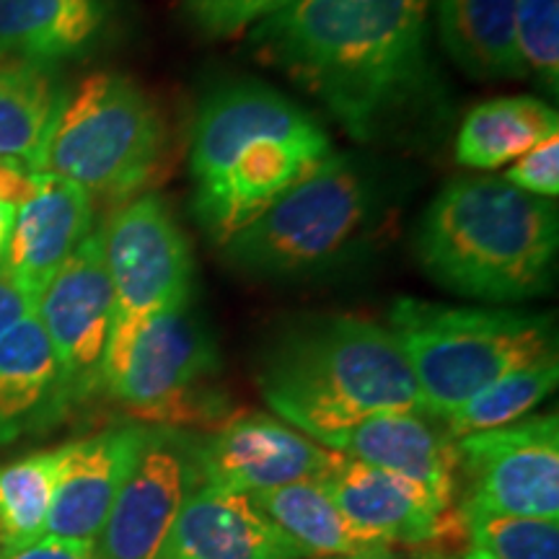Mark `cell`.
Returning a JSON list of instances; mask_svg holds the SVG:
<instances>
[{
    "instance_id": "6da1fadb",
    "label": "cell",
    "mask_w": 559,
    "mask_h": 559,
    "mask_svg": "<svg viewBox=\"0 0 559 559\" xmlns=\"http://www.w3.org/2000/svg\"><path fill=\"white\" fill-rule=\"evenodd\" d=\"M430 0H290L249 26V52L324 104L358 143L430 94Z\"/></svg>"
},
{
    "instance_id": "7a4b0ae2",
    "label": "cell",
    "mask_w": 559,
    "mask_h": 559,
    "mask_svg": "<svg viewBox=\"0 0 559 559\" xmlns=\"http://www.w3.org/2000/svg\"><path fill=\"white\" fill-rule=\"evenodd\" d=\"M257 386L275 415L326 445L383 412H425L415 376L389 326L360 317H313L264 349Z\"/></svg>"
},
{
    "instance_id": "3957f363",
    "label": "cell",
    "mask_w": 559,
    "mask_h": 559,
    "mask_svg": "<svg viewBox=\"0 0 559 559\" xmlns=\"http://www.w3.org/2000/svg\"><path fill=\"white\" fill-rule=\"evenodd\" d=\"M557 249L555 202L502 177L451 181L425 210L415 239L417 262L432 283L495 306L549 293Z\"/></svg>"
},
{
    "instance_id": "277c9868",
    "label": "cell",
    "mask_w": 559,
    "mask_h": 559,
    "mask_svg": "<svg viewBox=\"0 0 559 559\" xmlns=\"http://www.w3.org/2000/svg\"><path fill=\"white\" fill-rule=\"evenodd\" d=\"M389 332L436 419L510 370L557 353L551 317L508 306H443L404 296L391 304Z\"/></svg>"
},
{
    "instance_id": "5b68a950",
    "label": "cell",
    "mask_w": 559,
    "mask_h": 559,
    "mask_svg": "<svg viewBox=\"0 0 559 559\" xmlns=\"http://www.w3.org/2000/svg\"><path fill=\"white\" fill-rule=\"evenodd\" d=\"M166 128L135 81L94 73L62 96L39 174L79 185L91 198L128 200L156 177Z\"/></svg>"
},
{
    "instance_id": "8992f818",
    "label": "cell",
    "mask_w": 559,
    "mask_h": 559,
    "mask_svg": "<svg viewBox=\"0 0 559 559\" xmlns=\"http://www.w3.org/2000/svg\"><path fill=\"white\" fill-rule=\"evenodd\" d=\"M379 207L376 181L334 151L223 243L230 264L251 275L298 277L347 260Z\"/></svg>"
},
{
    "instance_id": "52a82bcc",
    "label": "cell",
    "mask_w": 559,
    "mask_h": 559,
    "mask_svg": "<svg viewBox=\"0 0 559 559\" xmlns=\"http://www.w3.org/2000/svg\"><path fill=\"white\" fill-rule=\"evenodd\" d=\"M102 234L115 290V319L104 358V389L109 391L140 326L158 313L190 304L194 262L171 207L153 192L124 202Z\"/></svg>"
},
{
    "instance_id": "ba28073f",
    "label": "cell",
    "mask_w": 559,
    "mask_h": 559,
    "mask_svg": "<svg viewBox=\"0 0 559 559\" xmlns=\"http://www.w3.org/2000/svg\"><path fill=\"white\" fill-rule=\"evenodd\" d=\"M218 373V347L187 304L140 326L109 394L151 425L226 423V396L213 383Z\"/></svg>"
},
{
    "instance_id": "9c48e42d",
    "label": "cell",
    "mask_w": 559,
    "mask_h": 559,
    "mask_svg": "<svg viewBox=\"0 0 559 559\" xmlns=\"http://www.w3.org/2000/svg\"><path fill=\"white\" fill-rule=\"evenodd\" d=\"M456 451L466 479L461 508L559 521L557 412L459 438Z\"/></svg>"
},
{
    "instance_id": "30bf717a",
    "label": "cell",
    "mask_w": 559,
    "mask_h": 559,
    "mask_svg": "<svg viewBox=\"0 0 559 559\" xmlns=\"http://www.w3.org/2000/svg\"><path fill=\"white\" fill-rule=\"evenodd\" d=\"M202 485L198 436L148 425L94 551L99 559H156L177 515Z\"/></svg>"
},
{
    "instance_id": "8fae6325",
    "label": "cell",
    "mask_w": 559,
    "mask_h": 559,
    "mask_svg": "<svg viewBox=\"0 0 559 559\" xmlns=\"http://www.w3.org/2000/svg\"><path fill=\"white\" fill-rule=\"evenodd\" d=\"M34 317L50 337L68 407L104 389L115 290L104 257L102 228L91 230L34 304Z\"/></svg>"
},
{
    "instance_id": "7c38bea8",
    "label": "cell",
    "mask_w": 559,
    "mask_h": 559,
    "mask_svg": "<svg viewBox=\"0 0 559 559\" xmlns=\"http://www.w3.org/2000/svg\"><path fill=\"white\" fill-rule=\"evenodd\" d=\"M337 461V451L260 412L228 417L218 430L198 438L202 481L239 495L319 481Z\"/></svg>"
},
{
    "instance_id": "4fadbf2b",
    "label": "cell",
    "mask_w": 559,
    "mask_h": 559,
    "mask_svg": "<svg viewBox=\"0 0 559 559\" xmlns=\"http://www.w3.org/2000/svg\"><path fill=\"white\" fill-rule=\"evenodd\" d=\"M262 140H330L324 128L296 102L264 83H228L210 94L192 130L190 169L194 192L215 185L239 156Z\"/></svg>"
},
{
    "instance_id": "5bb4252c",
    "label": "cell",
    "mask_w": 559,
    "mask_h": 559,
    "mask_svg": "<svg viewBox=\"0 0 559 559\" xmlns=\"http://www.w3.org/2000/svg\"><path fill=\"white\" fill-rule=\"evenodd\" d=\"M324 449L417 485L440 508L459 495V451L443 423L428 412H383L334 436Z\"/></svg>"
},
{
    "instance_id": "9a60e30c",
    "label": "cell",
    "mask_w": 559,
    "mask_h": 559,
    "mask_svg": "<svg viewBox=\"0 0 559 559\" xmlns=\"http://www.w3.org/2000/svg\"><path fill=\"white\" fill-rule=\"evenodd\" d=\"M148 425H117L60 445V472L47 539L94 547Z\"/></svg>"
},
{
    "instance_id": "2e32d148",
    "label": "cell",
    "mask_w": 559,
    "mask_h": 559,
    "mask_svg": "<svg viewBox=\"0 0 559 559\" xmlns=\"http://www.w3.org/2000/svg\"><path fill=\"white\" fill-rule=\"evenodd\" d=\"M334 153L332 140H262L239 156L230 169L205 190L194 192V215L215 243L247 228L280 194L296 187Z\"/></svg>"
},
{
    "instance_id": "e0dca14e",
    "label": "cell",
    "mask_w": 559,
    "mask_h": 559,
    "mask_svg": "<svg viewBox=\"0 0 559 559\" xmlns=\"http://www.w3.org/2000/svg\"><path fill=\"white\" fill-rule=\"evenodd\" d=\"M91 230V194L79 185L41 174L34 198L16 210L0 270L32 304H37Z\"/></svg>"
},
{
    "instance_id": "ac0fdd59",
    "label": "cell",
    "mask_w": 559,
    "mask_h": 559,
    "mask_svg": "<svg viewBox=\"0 0 559 559\" xmlns=\"http://www.w3.org/2000/svg\"><path fill=\"white\" fill-rule=\"evenodd\" d=\"M296 544L249 495L202 485L190 495L156 559H300Z\"/></svg>"
},
{
    "instance_id": "d6986e66",
    "label": "cell",
    "mask_w": 559,
    "mask_h": 559,
    "mask_svg": "<svg viewBox=\"0 0 559 559\" xmlns=\"http://www.w3.org/2000/svg\"><path fill=\"white\" fill-rule=\"evenodd\" d=\"M330 498L355 526L394 547H425L443 534L449 510L425 489L394 474L342 456L319 479Z\"/></svg>"
},
{
    "instance_id": "ffe728a7",
    "label": "cell",
    "mask_w": 559,
    "mask_h": 559,
    "mask_svg": "<svg viewBox=\"0 0 559 559\" xmlns=\"http://www.w3.org/2000/svg\"><path fill=\"white\" fill-rule=\"evenodd\" d=\"M66 412L58 358L29 313L0 334V443L50 428Z\"/></svg>"
},
{
    "instance_id": "44dd1931",
    "label": "cell",
    "mask_w": 559,
    "mask_h": 559,
    "mask_svg": "<svg viewBox=\"0 0 559 559\" xmlns=\"http://www.w3.org/2000/svg\"><path fill=\"white\" fill-rule=\"evenodd\" d=\"M249 498L296 544L304 557L353 559L394 551L386 542L355 526L334 506L321 481H298V485L249 495Z\"/></svg>"
},
{
    "instance_id": "7402d4cb",
    "label": "cell",
    "mask_w": 559,
    "mask_h": 559,
    "mask_svg": "<svg viewBox=\"0 0 559 559\" xmlns=\"http://www.w3.org/2000/svg\"><path fill=\"white\" fill-rule=\"evenodd\" d=\"M60 104L55 62L0 47V158L39 174Z\"/></svg>"
},
{
    "instance_id": "603a6c76",
    "label": "cell",
    "mask_w": 559,
    "mask_h": 559,
    "mask_svg": "<svg viewBox=\"0 0 559 559\" xmlns=\"http://www.w3.org/2000/svg\"><path fill=\"white\" fill-rule=\"evenodd\" d=\"M438 29L445 52L472 79H526L515 0H438Z\"/></svg>"
},
{
    "instance_id": "cb8c5ba5",
    "label": "cell",
    "mask_w": 559,
    "mask_h": 559,
    "mask_svg": "<svg viewBox=\"0 0 559 559\" xmlns=\"http://www.w3.org/2000/svg\"><path fill=\"white\" fill-rule=\"evenodd\" d=\"M107 19V0H0V47L58 62L86 50Z\"/></svg>"
},
{
    "instance_id": "d4e9b609",
    "label": "cell",
    "mask_w": 559,
    "mask_h": 559,
    "mask_svg": "<svg viewBox=\"0 0 559 559\" xmlns=\"http://www.w3.org/2000/svg\"><path fill=\"white\" fill-rule=\"evenodd\" d=\"M557 111L534 96L485 102L474 107L461 124L456 160L479 171L500 169L557 135Z\"/></svg>"
},
{
    "instance_id": "484cf974",
    "label": "cell",
    "mask_w": 559,
    "mask_h": 559,
    "mask_svg": "<svg viewBox=\"0 0 559 559\" xmlns=\"http://www.w3.org/2000/svg\"><path fill=\"white\" fill-rule=\"evenodd\" d=\"M557 381L559 360L557 353H549L539 360L500 376L498 381L474 394L469 402L461 404L453 415L440 419V423L453 440L474 436V432L506 428V425L519 423V419L528 417V412L539 407L557 389Z\"/></svg>"
},
{
    "instance_id": "4316f807",
    "label": "cell",
    "mask_w": 559,
    "mask_h": 559,
    "mask_svg": "<svg viewBox=\"0 0 559 559\" xmlns=\"http://www.w3.org/2000/svg\"><path fill=\"white\" fill-rule=\"evenodd\" d=\"M60 472V449L0 466V544L16 551L45 539Z\"/></svg>"
},
{
    "instance_id": "83f0119b",
    "label": "cell",
    "mask_w": 559,
    "mask_h": 559,
    "mask_svg": "<svg viewBox=\"0 0 559 559\" xmlns=\"http://www.w3.org/2000/svg\"><path fill=\"white\" fill-rule=\"evenodd\" d=\"M472 549L492 559H559V521L521 519L461 508Z\"/></svg>"
},
{
    "instance_id": "f1b7e54d",
    "label": "cell",
    "mask_w": 559,
    "mask_h": 559,
    "mask_svg": "<svg viewBox=\"0 0 559 559\" xmlns=\"http://www.w3.org/2000/svg\"><path fill=\"white\" fill-rule=\"evenodd\" d=\"M515 39L526 79L557 96L559 91V0H515Z\"/></svg>"
},
{
    "instance_id": "f546056e",
    "label": "cell",
    "mask_w": 559,
    "mask_h": 559,
    "mask_svg": "<svg viewBox=\"0 0 559 559\" xmlns=\"http://www.w3.org/2000/svg\"><path fill=\"white\" fill-rule=\"evenodd\" d=\"M288 3L290 0H185V16L205 37L228 39Z\"/></svg>"
},
{
    "instance_id": "4dcf8cb0",
    "label": "cell",
    "mask_w": 559,
    "mask_h": 559,
    "mask_svg": "<svg viewBox=\"0 0 559 559\" xmlns=\"http://www.w3.org/2000/svg\"><path fill=\"white\" fill-rule=\"evenodd\" d=\"M508 185L515 190L534 194V198L549 200L559 194V138L551 135L549 140L531 148L526 156H521L510 166L506 177Z\"/></svg>"
},
{
    "instance_id": "1f68e13d",
    "label": "cell",
    "mask_w": 559,
    "mask_h": 559,
    "mask_svg": "<svg viewBox=\"0 0 559 559\" xmlns=\"http://www.w3.org/2000/svg\"><path fill=\"white\" fill-rule=\"evenodd\" d=\"M41 174L26 169L16 160L0 158V205L21 207L34 198Z\"/></svg>"
},
{
    "instance_id": "d6a6232c",
    "label": "cell",
    "mask_w": 559,
    "mask_h": 559,
    "mask_svg": "<svg viewBox=\"0 0 559 559\" xmlns=\"http://www.w3.org/2000/svg\"><path fill=\"white\" fill-rule=\"evenodd\" d=\"M0 559H99L94 547L88 544L75 542H60V539H39L29 544V547L16 551H3Z\"/></svg>"
},
{
    "instance_id": "836d02e7",
    "label": "cell",
    "mask_w": 559,
    "mask_h": 559,
    "mask_svg": "<svg viewBox=\"0 0 559 559\" xmlns=\"http://www.w3.org/2000/svg\"><path fill=\"white\" fill-rule=\"evenodd\" d=\"M34 313V304L21 293L16 285L0 270V334H5L13 324Z\"/></svg>"
},
{
    "instance_id": "e575fe53",
    "label": "cell",
    "mask_w": 559,
    "mask_h": 559,
    "mask_svg": "<svg viewBox=\"0 0 559 559\" xmlns=\"http://www.w3.org/2000/svg\"><path fill=\"white\" fill-rule=\"evenodd\" d=\"M16 210L19 207L0 205V262H3L5 247H9V236H11V228H13V218H16Z\"/></svg>"
},
{
    "instance_id": "d590c367",
    "label": "cell",
    "mask_w": 559,
    "mask_h": 559,
    "mask_svg": "<svg viewBox=\"0 0 559 559\" xmlns=\"http://www.w3.org/2000/svg\"><path fill=\"white\" fill-rule=\"evenodd\" d=\"M436 559H443V557H436ZM451 559H492V557H487L485 551H479V549H469V551H464V555L451 557Z\"/></svg>"
},
{
    "instance_id": "8d00e7d4",
    "label": "cell",
    "mask_w": 559,
    "mask_h": 559,
    "mask_svg": "<svg viewBox=\"0 0 559 559\" xmlns=\"http://www.w3.org/2000/svg\"><path fill=\"white\" fill-rule=\"evenodd\" d=\"M353 559H402V557H396L394 551H389V555H373V557H353ZM425 559H436V557H425Z\"/></svg>"
}]
</instances>
